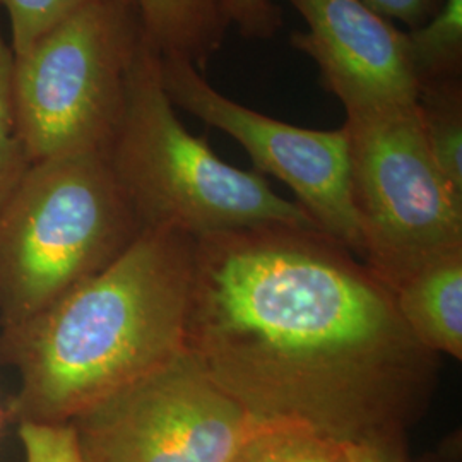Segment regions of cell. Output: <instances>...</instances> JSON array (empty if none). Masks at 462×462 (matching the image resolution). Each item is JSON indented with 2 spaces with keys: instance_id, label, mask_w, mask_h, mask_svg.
Returning <instances> with one entry per match:
<instances>
[{
  "instance_id": "1",
  "label": "cell",
  "mask_w": 462,
  "mask_h": 462,
  "mask_svg": "<svg viewBox=\"0 0 462 462\" xmlns=\"http://www.w3.org/2000/svg\"><path fill=\"white\" fill-rule=\"evenodd\" d=\"M185 349L252 420L346 444L406 440L440 370L391 288L324 231L297 226L194 240Z\"/></svg>"
},
{
  "instance_id": "2",
  "label": "cell",
  "mask_w": 462,
  "mask_h": 462,
  "mask_svg": "<svg viewBox=\"0 0 462 462\" xmlns=\"http://www.w3.org/2000/svg\"><path fill=\"white\" fill-rule=\"evenodd\" d=\"M194 238L141 231L98 274L42 312L0 326V366L16 370V423H70L185 349Z\"/></svg>"
},
{
  "instance_id": "3",
  "label": "cell",
  "mask_w": 462,
  "mask_h": 462,
  "mask_svg": "<svg viewBox=\"0 0 462 462\" xmlns=\"http://www.w3.org/2000/svg\"><path fill=\"white\" fill-rule=\"evenodd\" d=\"M105 158L143 230L198 240L261 226L319 228L261 173L223 162L206 137L185 129L162 83V55L146 34Z\"/></svg>"
},
{
  "instance_id": "4",
  "label": "cell",
  "mask_w": 462,
  "mask_h": 462,
  "mask_svg": "<svg viewBox=\"0 0 462 462\" xmlns=\"http://www.w3.org/2000/svg\"><path fill=\"white\" fill-rule=\"evenodd\" d=\"M141 231L105 154L33 163L0 208V326L98 274Z\"/></svg>"
},
{
  "instance_id": "5",
  "label": "cell",
  "mask_w": 462,
  "mask_h": 462,
  "mask_svg": "<svg viewBox=\"0 0 462 462\" xmlns=\"http://www.w3.org/2000/svg\"><path fill=\"white\" fill-rule=\"evenodd\" d=\"M143 42L133 0H93L14 55L19 129L33 163L106 152Z\"/></svg>"
},
{
  "instance_id": "6",
  "label": "cell",
  "mask_w": 462,
  "mask_h": 462,
  "mask_svg": "<svg viewBox=\"0 0 462 462\" xmlns=\"http://www.w3.org/2000/svg\"><path fill=\"white\" fill-rule=\"evenodd\" d=\"M343 129L365 264L393 290L462 247V198L431 158L416 103L347 112Z\"/></svg>"
},
{
  "instance_id": "7",
  "label": "cell",
  "mask_w": 462,
  "mask_h": 462,
  "mask_svg": "<svg viewBox=\"0 0 462 462\" xmlns=\"http://www.w3.org/2000/svg\"><path fill=\"white\" fill-rule=\"evenodd\" d=\"M254 423L187 349L70 421L86 462H231Z\"/></svg>"
},
{
  "instance_id": "8",
  "label": "cell",
  "mask_w": 462,
  "mask_h": 462,
  "mask_svg": "<svg viewBox=\"0 0 462 462\" xmlns=\"http://www.w3.org/2000/svg\"><path fill=\"white\" fill-rule=\"evenodd\" d=\"M162 83L175 108L228 134L254 170L288 185L315 225L365 263V244L349 190L343 127L314 131L263 116L225 97L185 59L162 55Z\"/></svg>"
},
{
  "instance_id": "9",
  "label": "cell",
  "mask_w": 462,
  "mask_h": 462,
  "mask_svg": "<svg viewBox=\"0 0 462 462\" xmlns=\"http://www.w3.org/2000/svg\"><path fill=\"white\" fill-rule=\"evenodd\" d=\"M309 30L291 45L309 55L320 83L347 112L416 103L406 32L365 0H291Z\"/></svg>"
},
{
  "instance_id": "10",
  "label": "cell",
  "mask_w": 462,
  "mask_h": 462,
  "mask_svg": "<svg viewBox=\"0 0 462 462\" xmlns=\"http://www.w3.org/2000/svg\"><path fill=\"white\" fill-rule=\"evenodd\" d=\"M414 339L439 358H462V247L420 265L391 290Z\"/></svg>"
},
{
  "instance_id": "11",
  "label": "cell",
  "mask_w": 462,
  "mask_h": 462,
  "mask_svg": "<svg viewBox=\"0 0 462 462\" xmlns=\"http://www.w3.org/2000/svg\"><path fill=\"white\" fill-rule=\"evenodd\" d=\"M149 43L163 57L185 59L199 70L221 49L226 23L216 0H133Z\"/></svg>"
},
{
  "instance_id": "12",
  "label": "cell",
  "mask_w": 462,
  "mask_h": 462,
  "mask_svg": "<svg viewBox=\"0 0 462 462\" xmlns=\"http://www.w3.org/2000/svg\"><path fill=\"white\" fill-rule=\"evenodd\" d=\"M416 105L431 158L462 198L461 78L421 84Z\"/></svg>"
},
{
  "instance_id": "13",
  "label": "cell",
  "mask_w": 462,
  "mask_h": 462,
  "mask_svg": "<svg viewBox=\"0 0 462 462\" xmlns=\"http://www.w3.org/2000/svg\"><path fill=\"white\" fill-rule=\"evenodd\" d=\"M231 462H351L349 444L293 421H255Z\"/></svg>"
},
{
  "instance_id": "14",
  "label": "cell",
  "mask_w": 462,
  "mask_h": 462,
  "mask_svg": "<svg viewBox=\"0 0 462 462\" xmlns=\"http://www.w3.org/2000/svg\"><path fill=\"white\" fill-rule=\"evenodd\" d=\"M418 86L461 78L462 0H444L425 24L406 32Z\"/></svg>"
},
{
  "instance_id": "15",
  "label": "cell",
  "mask_w": 462,
  "mask_h": 462,
  "mask_svg": "<svg viewBox=\"0 0 462 462\" xmlns=\"http://www.w3.org/2000/svg\"><path fill=\"white\" fill-rule=\"evenodd\" d=\"M13 67L14 55L2 32L0 7V208L33 165L19 129Z\"/></svg>"
},
{
  "instance_id": "16",
  "label": "cell",
  "mask_w": 462,
  "mask_h": 462,
  "mask_svg": "<svg viewBox=\"0 0 462 462\" xmlns=\"http://www.w3.org/2000/svg\"><path fill=\"white\" fill-rule=\"evenodd\" d=\"M93 0H0L9 21L13 55L28 49L38 36Z\"/></svg>"
},
{
  "instance_id": "17",
  "label": "cell",
  "mask_w": 462,
  "mask_h": 462,
  "mask_svg": "<svg viewBox=\"0 0 462 462\" xmlns=\"http://www.w3.org/2000/svg\"><path fill=\"white\" fill-rule=\"evenodd\" d=\"M24 462H86L70 423H17Z\"/></svg>"
},
{
  "instance_id": "18",
  "label": "cell",
  "mask_w": 462,
  "mask_h": 462,
  "mask_svg": "<svg viewBox=\"0 0 462 462\" xmlns=\"http://www.w3.org/2000/svg\"><path fill=\"white\" fill-rule=\"evenodd\" d=\"M226 26L248 40H269L282 26L280 5L273 0H216Z\"/></svg>"
},
{
  "instance_id": "19",
  "label": "cell",
  "mask_w": 462,
  "mask_h": 462,
  "mask_svg": "<svg viewBox=\"0 0 462 462\" xmlns=\"http://www.w3.org/2000/svg\"><path fill=\"white\" fill-rule=\"evenodd\" d=\"M380 16L396 19L416 30L433 16L444 0H365Z\"/></svg>"
},
{
  "instance_id": "20",
  "label": "cell",
  "mask_w": 462,
  "mask_h": 462,
  "mask_svg": "<svg viewBox=\"0 0 462 462\" xmlns=\"http://www.w3.org/2000/svg\"><path fill=\"white\" fill-rule=\"evenodd\" d=\"M351 462H408L406 440H375L349 444Z\"/></svg>"
},
{
  "instance_id": "21",
  "label": "cell",
  "mask_w": 462,
  "mask_h": 462,
  "mask_svg": "<svg viewBox=\"0 0 462 462\" xmlns=\"http://www.w3.org/2000/svg\"><path fill=\"white\" fill-rule=\"evenodd\" d=\"M418 462H461V437L459 433L446 439L439 450L430 452Z\"/></svg>"
},
{
  "instance_id": "22",
  "label": "cell",
  "mask_w": 462,
  "mask_h": 462,
  "mask_svg": "<svg viewBox=\"0 0 462 462\" xmlns=\"http://www.w3.org/2000/svg\"><path fill=\"white\" fill-rule=\"evenodd\" d=\"M2 421H4V413L0 411V430H2Z\"/></svg>"
}]
</instances>
